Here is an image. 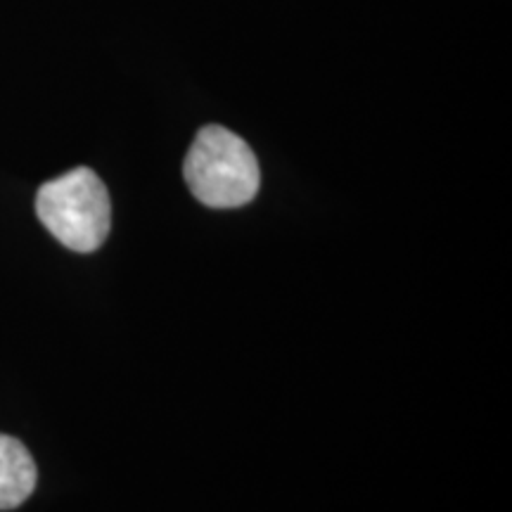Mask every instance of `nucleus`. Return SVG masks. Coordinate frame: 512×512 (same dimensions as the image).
<instances>
[{
  "mask_svg": "<svg viewBox=\"0 0 512 512\" xmlns=\"http://www.w3.org/2000/svg\"><path fill=\"white\" fill-rule=\"evenodd\" d=\"M38 470L27 446L0 434V510L19 508L36 489Z\"/></svg>",
  "mask_w": 512,
  "mask_h": 512,
  "instance_id": "obj_3",
  "label": "nucleus"
},
{
  "mask_svg": "<svg viewBox=\"0 0 512 512\" xmlns=\"http://www.w3.org/2000/svg\"><path fill=\"white\" fill-rule=\"evenodd\" d=\"M183 176L195 200L211 209L245 207L261 185L252 147L223 126H204L197 133L185 157Z\"/></svg>",
  "mask_w": 512,
  "mask_h": 512,
  "instance_id": "obj_1",
  "label": "nucleus"
},
{
  "mask_svg": "<svg viewBox=\"0 0 512 512\" xmlns=\"http://www.w3.org/2000/svg\"><path fill=\"white\" fill-rule=\"evenodd\" d=\"M36 214L57 242L81 254L95 252L112 228L110 192L86 166L41 185Z\"/></svg>",
  "mask_w": 512,
  "mask_h": 512,
  "instance_id": "obj_2",
  "label": "nucleus"
}]
</instances>
